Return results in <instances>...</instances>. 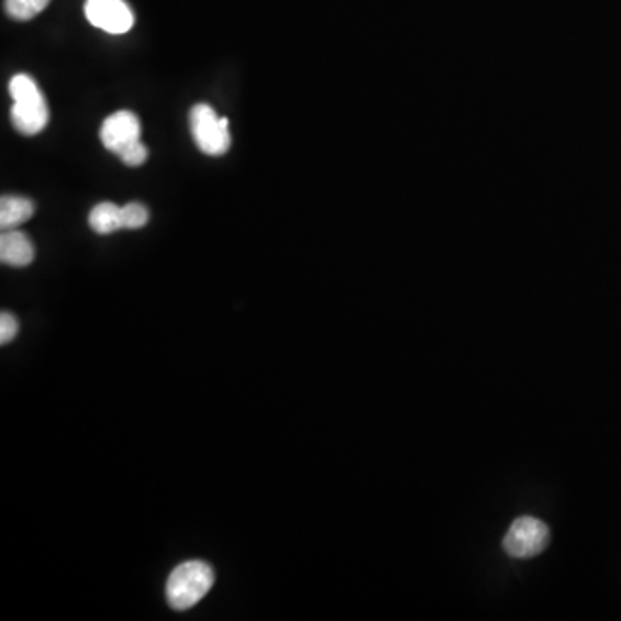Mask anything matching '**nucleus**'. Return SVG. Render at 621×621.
I'll list each match as a JSON object with an SVG mask.
<instances>
[{"label":"nucleus","mask_w":621,"mask_h":621,"mask_svg":"<svg viewBox=\"0 0 621 621\" xmlns=\"http://www.w3.org/2000/svg\"><path fill=\"white\" fill-rule=\"evenodd\" d=\"M9 93L14 101L11 108L14 129L29 136L41 133L48 123V108L35 81L21 73L9 84Z\"/></svg>","instance_id":"f257e3e1"},{"label":"nucleus","mask_w":621,"mask_h":621,"mask_svg":"<svg viewBox=\"0 0 621 621\" xmlns=\"http://www.w3.org/2000/svg\"><path fill=\"white\" fill-rule=\"evenodd\" d=\"M214 586V572L208 563L187 562L173 569L166 584V598L173 610L187 611L206 598Z\"/></svg>","instance_id":"f03ea898"},{"label":"nucleus","mask_w":621,"mask_h":621,"mask_svg":"<svg viewBox=\"0 0 621 621\" xmlns=\"http://www.w3.org/2000/svg\"><path fill=\"white\" fill-rule=\"evenodd\" d=\"M229 118H220L211 106L197 104L190 111V132L197 147L208 156H223L232 145Z\"/></svg>","instance_id":"7ed1b4c3"},{"label":"nucleus","mask_w":621,"mask_h":621,"mask_svg":"<svg viewBox=\"0 0 621 621\" xmlns=\"http://www.w3.org/2000/svg\"><path fill=\"white\" fill-rule=\"evenodd\" d=\"M547 544H550V529L537 518L530 517L514 520L502 542L506 553L520 559L537 556Z\"/></svg>","instance_id":"20e7f679"},{"label":"nucleus","mask_w":621,"mask_h":621,"mask_svg":"<svg viewBox=\"0 0 621 621\" xmlns=\"http://www.w3.org/2000/svg\"><path fill=\"white\" fill-rule=\"evenodd\" d=\"M85 16L96 29L111 35H123L135 24V16L124 0H87Z\"/></svg>","instance_id":"39448f33"},{"label":"nucleus","mask_w":621,"mask_h":621,"mask_svg":"<svg viewBox=\"0 0 621 621\" xmlns=\"http://www.w3.org/2000/svg\"><path fill=\"white\" fill-rule=\"evenodd\" d=\"M141 121L130 111H118L106 118L101 129V141L108 151L120 156L124 148L141 142Z\"/></svg>","instance_id":"423d86ee"},{"label":"nucleus","mask_w":621,"mask_h":621,"mask_svg":"<svg viewBox=\"0 0 621 621\" xmlns=\"http://www.w3.org/2000/svg\"><path fill=\"white\" fill-rule=\"evenodd\" d=\"M0 259L4 265L24 268L35 259V247L29 235L18 230H5L0 237Z\"/></svg>","instance_id":"0eeeda50"},{"label":"nucleus","mask_w":621,"mask_h":621,"mask_svg":"<svg viewBox=\"0 0 621 621\" xmlns=\"http://www.w3.org/2000/svg\"><path fill=\"white\" fill-rule=\"evenodd\" d=\"M35 213V204L26 197L4 196L0 201V226L4 230L16 229L29 221Z\"/></svg>","instance_id":"6e6552de"},{"label":"nucleus","mask_w":621,"mask_h":621,"mask_svg":"<svg viewBox=\"0 0 621 621\" xmlns=\"http://www.w3.org/2000/svg\"><path fill=\"white\" fill-rule=\"evenodd\" d=\"M90 229L101 235H109V233L123 230V218H121V208H118L113 202H102L97 204L90 211L89 217Z\"/></svg>","instance_id":"1a4fd4ad"},{"label":"nucleus","mask_w":621,"mask_h":621,"mask_svg":"<svg viewBox=\"0 0 621 621\" xmlns=\"http://www.w3.org/2000/svg\"><path fill=\"white\" fill-rule=\"evenodd\" d=\"M51 0H5V12L18 21H29L41 14Z\"/></svg>","instance_id":"9d476101"},{"label":"nucleus","mask_w":621,"mask_h":621,"mask_svg":"<svg viewBox=\"0 0 621 621\" xmlns=\"http://www.w3.org/2000/svg\"><path fill=\"white\" fill-rule=\"evenodd\" d=\"M121 218H123V229L138 230L147 225L148 211L138 202H130L121 208Z\"/></svg>","instance_id":"9b49d317"},{"label":"nucleus","mask_w":621,"mask_h":621,"mask_svg":"<svg viewBox=\"0 0 621 621\" xmlns=\"http://www.w3.org/2000/svg\"><path fill=\"white\" fill-rule=\"evenodd\" d=\"M147 147L142 142H136L129 148H124L123 153L120 154V159L123 160L124 165L136 168V166L144 165L147 160Z\"/></svg>","instance_id":"f8f14e48"},{"label":"nucleus","mask_w":621,"mask_h":621,"mask_svg":"<svg viewBox=\"0 0 621 621\" xmlns=\"http://www.w3.org/2000/svg\"><path fill=\"white\" fill-rule=\"evenodd\" d=\"M18 330L20 325H18L16 318L5 311L0 314V344H9L12 339L16 337Z\"/></svg>","instance_id":"ddd939ff"}]
</instances>
